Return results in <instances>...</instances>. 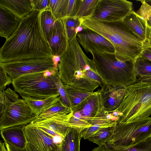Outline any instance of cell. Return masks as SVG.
<instances>
[{"label": "cell", "mask_w": 151, "mask_h": 151, "mask_svg": "<svg viewBox=\"0 0 151 151\" xmlns=\"http://www.w3.org/2000/svg\"><path fill=\"white\" fill-rule=\"evenodd\" d=\"M40 13L34 10L22 19L17 29L0 48V63L52 58L41 27Z\"/></svg>", "instance_id": "cell-1"}, {"label": "cell", "mask_w": 151, "mask_h": 151, "mask_svg": "<svg viewBox=\"0 0 151 151\" xmlns=\"http://www.w3.org/2000/svg\"><path fill=\"white\" fill-rule=\"evenodd\" d=\"M81 26L92 30L109 40L118 59L134 62L147 48L146 44L123 22H101L92 18L84 21Z\"/></svg>", "instance_id": "cell-2"}, {"label": "cell", "mask_w": 151, "mask_h": 151, "mask_svg": "<svg viewBox=\"0 0 151 151\" xmlns=\"http://www.w3.org/2000/svg\"><path fill=\"white\" fill-rule=\"evenodd\" d=\"M118 108L116 122L127 123L147 118L151 115V83L141 81L125 87Z\"/></svg>", "instance_id": "cell-3"}, {"label": "cell", "mask_w": 151, "mask_h": 151, "mask_svg": "<svg viewBox=\"0 0 151 151\" xmlns=\"http://www.w3.org/2000/svg\"><path fill=\"white\" fill-rule=\"evenodd\" d=\"M12 84L24 99L40 100L60 96L52 76H45L44 72L22 76L13 80Z\"/></svg>", "instance_id": "cell-4"}, {"label": "cell", "mask_w": 151, "mask_h": 151, "mask_svg": "<svg viewBox=\"0 0 151 151\" xmlns=\"http://www.w3.org/2000/svg\"><path fill=\"white\" fill-rule=\"evenodd\" d=\"M151 136V117L127 123H117L106 144L111 148H125L146 140Z\"/></svg>", "instance_id": "cell-5"}, {"label": "cell", "mask_w": 151, "mask_h": 151, "mask_svg": "<svg viewBox=\"0 0 151 151\" xmlns=\"http://www.w3.org/2000/svg\"><path fill=\"white\" fill-rule=\"evenodd\" d=\"M96 68L112 70L116 73L117 84L125 88L135 83L137 81L134 62L117 59L114 53L91 52Z\"/></svg>", "instance_id": "cell-6"}, {"label": "cell", "mask_w": 151, "mask_h": 151, "mask_svg": "<svg viewBox=\"0 0 151 151\" xmlns=\"http://www.w3.org/2000/svg\"><path fill=\"white\" fill-rule=\"evenodd\" d=\"M0 67L12 80L26 74L47 70L53 73L58 71L54 67L52 58H29L0 63Z\"/></svg>", "instance_id": "cell-7"}, {"label": "cell", "mask_w": 151, "mask_h": 151, "mask_svg": "<svg viewBox=\"0 0 151 151\" xmlns=\"http://www.w3.org/2000/svg\"><path fill=\"white\" fill-rule=\"evenodd\" d=\"M132 11V3L131 1L100 0L91 18L105 22L122 21Z\"/></svg>", "instance_id": "cell-8"}, {"label": "cell", "mask_w": 151, "mask_h": 151, "mask_svg": "<svg viewBox=\"0 0 151 151\" xmlns=\"http://www.w3.org/2000/svg\"><path fill=\"white\" fill-rule=\"evenodd\" d=\"M23 99L13 102L0 116V130L15 126L26 125L37 117Z\"/></svg>", "instance_id": "cell-9"}, {"label": "cell", "mask_w": 151, "mask_h": 151, "mask_svg": "<svg viewBox=\"0 0 151 151\" xmlns=\"http://www.w3.org/2000/svg\"><path fill=\"white\" fill-rule=\"evenodd\" d=\"M83 29L82 31L77 34L76 38L87 53H114V47L109 40L92 30Z\"/></svg>", "instance_id": "cell-10"}, {"label": "cell", "mask_w": 151, "mask_h": 151, "mask_svg": "<svg viewBox=\"0 0 151 151\" xmlns=\"http://www.w3.org/2000/svg\"><path fill=\"white\" fill-rule=\"evenodd\" d=\"M28 143L40 151H61L60 142L39 128L28 124L24 129Z\"/></svg>", "instance_id": "cell-11"}, {"label": "cell", "mask_w": 151, "mask_h": 151, "mask_svg": "<svg viewBox=\"0 0 151 151\" xmlns=\"http://www.w3.org/2000/svg\"><path fill=\"white\" fill-rule=\"evenodd\" d=\"M46 38L52 56L60 57L66 52L69 41L64 19L56 21L52 31Z\"/></svg>", "instance_id": "cell-12"}, {"label": "cell", "mask_w": 151, "mask_h": 151, "mask_svg": "<svg viewBox=\"0 0 151 151\" xmlns=\"http://www.w3.org/2000/svg\"><path fill=\"white\" fill-rule=\"evenodd\" d=\"M70 115L58 113L43 118H35L29 124L42 127L52 131L63 138L66 134L70 126L68 122Z\"/></svg>", "instance_id": "cell-13"}, {"label": "cell", "mask_w": 151, "mask_h": 151, "mask_svg": "<svg viewBox=\"0 0 151 151\" xmlns=\"http://www.w3.org/2000/svg\"><path fill=\"white\" fill-rule=\"evenodd\" d=\"M122 21L147 45L151 27L145 19L137 12L132 11Z\"/></svg>", "instance_id": "cell-14"}, {"label": "cell", "mask_w": 151, "mask_h": 151, "mask_svg": "<svg viewBox=\"0 0 151 151\" xmlns=\"http://www.w3.org/2000/svg\"><path fill=\"white\" fill-rule=\"evenodd\" d=\"M22 19L6 8L0 6V36L6 40L18 28Z\"/></svg>", "instance_id": "cell-15"}, {"label": "cell", "mask_w": 151, "mask_h": 151, "mask_svg": "<svg viewBox=\"0 0 151 151\" xmlns=\"http://www.w3.org/2000/svg\"><path fill=\"white\" fill-rule=\"evenodd\" d=\"M25 125L19 126L0 130L4 141L20 149L26 148L27 142L24 131Z\"/></svg>", "instance_id": "cell-16"}, {"label": "cell", "mask_w": 151, "mask_h": 151, "mask_svg": "<svg viewBox=\"0 0 151 151\" xmlns=\"http://www.w3.org/2000/svg\"><path fill=\"white\" fill-rule=\"evenodd\" d=\"M0 6L21 19L34 11L30 0H0Z\"/></svg>", "instance_id": "cell-17"}, {"label": "cell", "mask_w": 151, "mask_h": 151, "mask_svg": "<svg viewBox=\"0 0 151 151\" xmlns=\"http://www.w3.org/2000/svg\"><path fill=\"white\" fill-rule=\"evenodd\" d=\"M81 133L70 127L60 142L61 151H80Z\"/></svg>", "instance_id": "cell-18"}, {"label": "cell", "mask_w": 151, "mask_h": 151, "mask_svg": "<svg viewBox=\"0 0 151 151\" xmlns=\"http://www.w3.org/2000/svg\"><path fill=\"white\" fill-rule=\"evenodd\" d=\"M134 66L138 77L137 82L151 83V61L139 56L134 61Z\"/></svg>", "instance_id": "cell-19"}, {"label": "cell", "mask_w": 151, "mask_h": 151, "mask_svg": "<svg viewBox=\"0 0 151 151\" xmlns=\"http://www.w3.org/2000/svg\"><path fill=\"white\" fill-rule=\"evenodd\" d=\"M100 0H80L75 16L79 18L82 23L91 18Z\"/></svg>", "instance_id": "cell-20"}, {"label": "cell", "mask_w": 151, "mask_h": 151, "mask_svg": "<svg viewBox=\"0 0 151 151\" xmlns=\"http://www.w3.org/2000/svg\"><path fill=\"white\" fill-rule=\"evenodd\" d=\"M59 96H53L40 100L27 99L24 100L32 111L37 116L41 112L50 106Z\"/></svg>", "instance_id": "cell-21"}, {"label": "cell", "mask_w": 151, "mask_h": 151, "mask_svg": "<svg viewBox=\"0 0 151 151\" xmlns=\"http://www.w3.org/2000/svg\"><path fill=\"white\" fill-rule=\"evenodd\" d=\"M69 0H50V7L54 16L57 19L68 17Z\"/></svg>", "instance_id": "cell-22"}, {"label": "cell", "mask_w": 151, "mask_h": 151, "mask_svg": "<svg viewBox=\"0 0 151 151\" xmlns=\"http://www.w3.org/2000/svg\"><path fill=\"white\" fill-rule=\"evenodd\" d=\"M40 19L42 29L46 37L52 31L57 19L53 15L50 7L41 12Z\"/></svg>", "instance_id": "cell-23"}, {"label": "cell", "mask_w": 151, "mask_h": 151, "mask_svg": "<svg viewBox=\"0 0 151 151\" xmlns=\"http://www.w3.org/2000/svg\"><path fill=\"white\" fill-rule=\"evenodd\" d=\"M69 108L61 100L60 96L48 108L41 112L36 118H45L58 113H67Z\"/></svg>", "instance_id": "cell-24"}, {"label": "cell", "mask_w": 151, "mask_h": 151, "mask_svg": "<svg viewBox=\"0 0 151 151\" xmlns=\"http://www.w3.org/2000/svg\"><path fill=\"white\" fill-rule=\"evenodd\" d=\"M114 129V126L103 128L88 138L89 141L97 144L99 146L106 143L112 136Z\"/></svg>", "instance_id": "cell-25"}, {"label": "cell", "mask_w": 151, "mask_h": 151, "mask_svg": "<svg viewBox=\"0 0 151 151\" xmlns=\"http://www.w3.org/2000/svg\"><path fill=\"white\" fill-rule=\"evenodd\" d=\"M19 98L16 92L8 88L0 91V116L2 115L9 105Z\"/></svg>", "instance_id": "cell-26"}, {"label": "cell", "mask_w": 151, "mask_h": 151, "mask_svg": "<svg viewBox=\"0 0 151 151\" xmlns=\"http://www.w3.org/2000/svg\"><path fill=\"white\" fill-rule=\"evenodd\" d=\"M65 20L69 42L76 37L75 30L82 23L80 19L75 16L67 17Z\"/></svg>", "instance_id": "cell-27"}, {"label": "cell", "mask_w": 151, "mask_h": 151, "mask_svg": "<svg viewBox=\"0 0 151 151\" xmlns=\"http://www.w3.org/2000/svg\"><path fill=\"white\" fill-rule=\"evenodd\" d=\"M116 123V122L105 124H96L91 127L86 128L81 132V137L84 139H88L92 136L96 132L100 129L105 127L114 126Z\"/></svg>", "instance_id": "cell-28"}, {"label": "cell", "mask_w": 151, "mask_h": 151, "mask_svg": "<svg viewBox=\"0 0 151 151\" xmlns=\"http://www.w3.org/2000/svg\"><path fill=\"white\" fill-rule=\"evenodd\" d=\"M112 148L125 150L128 151H151V136L143 142L131 147Z\"/></svg>", "instance_id": "cell-29"}, {"label": "cell", "mask_w": 151, "mask_h": 151, "mask_svg": "<svg viewBox=\"0 0 151 151\" xmlns=\"http://www.w3.org/2000/svg\"><path fill=\"white\" fill-rule=\"evenodd\" d=\"M137 1H140L142 4L137 13L143 17L148 25L151 27V6L147 4L145 0Z\"/></svg>", "instance_id": "cell-30"}, {"label": "cell", "mask_w": 151, "mask_h": 151, "mask_svg": "<svg viewBox=\"0 0 151 151\" xmlns=\"http://www.w3.org/2000/svg\"><path fill=\"white\" fill-rule=\"evenodd\" d=\"M58 72L52 75V76L58 88L61 99L63 103L65 104V103H67V99L66 97V94L64 86L58 75Z\"/></svg>", "instance_id": "cell-31"}, {"label": "cell", "mask_w": 151, "mask_h": 151, "mask_svg": "<svg viewBox=\"0 0 151 151\" xmlns=\"http://www.w3.org/2000/svg\"><path fill=\"white\" fill-rule=\"evenodd\" d=\"M34 10L42 11L50 7V0H30Z\"/></svg>", "instance_id": "cell-32"}, {"label": "cell", "mask_w": 151, "mask_h": 151, "mask_svg": "<svg viewBox=\"0 0 151 151\" xmlns=\"http://www.w3.org/2000/svg\"><path fill=\"white\" fill-rule=\"evenodd\" d=\"M12 81V78L0 67V91L5 90Z\"/></svg>", "instance_id": "cell-33"}, {"label": "cell", "mask_w": 151, "mask_h": 151, "mask_svg": "<svg viewBox=\"0 0 151 151\" xmlns=\"http://www.w3.org/2000/svg\"><path fill=\"white\" fill-rule=\"evenodd\" d=\"M91 151H128L125 150L113 149L109 147L106 143L93 149Z\"/></svg>", "instance_id": "cell-34"}, {"label": "cell", "mask_w": 151, "mask_h": 151, "mask_svg": "<svg viewBox=\"0 0 151 151\" xmlns=\"http://www.w3.org/2000/svg\"><path fill=\"white\" fill-rule=\"evenodd\" d=\"M151 61V47H147L142 52L139 56Z\"/></svg>", "instance_id": "cell-35"}, {"label": "cell", "mask_w": 151, "mask_h": 151, "mask_svg": "<svg viewBox=\"0 0 151 151\" xmlns=\"http://www.w3.org/2000/svg\"><path fill=\"white\" fill-rule=\"evenodd\" d=\"M37 127L39 128L40 129L42 130L45 132L47 134H48L49 135H50V136H51L52 137H53L54 138L55 137L59 136L58 134H56L53 131L50 130L45 128L39 127Z\"/></svg>", "instance_id": "cell-36"}, {"label": "cell", "mask_w": 151, "mask_h": 151, "mask_svg": "<svg viewBox=\"0 0 151 151\" xmlns=\"http://www.w3.org/2000/svg\"><path fill=\"white\" fill-rule=\"evenodd\" d=\"M5 146L8 151H27L26 148L24 149H20L16 148L10 144L4 142Z\"/></svg>", "instance_id": "cell-37"}, {"label": "cell", "mask_w": 151, "mask_h": 151, "mask_svg": "<svg viewBox=\"0 0 151 151\" xmlns=\"http://www.w3.org/2000/svg\"><path fill=\"white\" fill-rule=\"evenodd\" d=\"M55 68L58 70V62H60V57L58 55L53 56L52 58Z\"/></svg>", "instance_id": "cell-38"}, {"label": "cell", "mask_w": 151, "mask_h": 151, "mask_svg": "<svg viewBox=\"0 0 151 151\" xmlns=\"http://www.w3.org/2000/svg\"><path fill=\"white\" fill-rule=\"evenodd\" d=\"M26 149L27 151H40L36 149L28 142L27 143Z\"/></svg>", "instance_id": "cell-39"}, {"label": "cell", "mask_w": 151, "mask_h": 151, "mask_svg": "<svg viewBox=\"0 0 151 151\" xmlns=\"http://www.w3.org/2000/svg\"><path fill=\"white\" fill-rule=\"evenodd\" d=\"M91 111V108L89 105H87L85 107L84 109V114L85 116L89 115Z\"/></svg>", "instance_id": "cell-40"}, {"label": "cell", "mask_w": 151, "mask_h": 151, "mask_svg": "<svg viewBox=\"0 0 151 151\" xmlns=\"http://www.w3.org/2000/svg\"><path fill=\"white\" fill-rule=\"evenodd\" d=\"M0 151H8L4 142H0Z\"/></svg>", "instance_id": "cell-41"}, {"label": "cell", "mask_w": 151, "mask_h": 151, "mask_svg": "<svg viewBox=\"0 0 151 151\" xmlns=\"http://www.w3.org/2000/svg\"><path fill=\"white\" fill-rule=\"evenodd\" d=\"M88 75L89 77L92 79H95L96 78V76L94 73L92 71H89L87 72Z\"/></svg>", "instance_id": "cell-42"}, {"label": "cell", "mask_w": 151, "mask_h": 151, "mask_svg": "<svg viewBox=\"0 0 151 151\" xmlns=\"http://www.w3.org/2000/svg\"><path fill=\"white\" fill-rule=\"evenodd\" d=\"M147 47H151V27L148 38Z\"/></svg>", "instance_id": "cell-43"}, {"label": "cell", "mask_w": 151, "mask_h": 151, "mask_svg": "<svg viewBox=\"0 0 151 151\" xmlns=\"http://www.w3.org/2000/svg\"><path fill=\"white\" fill-rule=\"evenodd\" d=\"M83 29L82 27L81 26H79L77 27V28L76 29L75 32L76 33V34H77L81 31H82Z\"/></svg>", "instance_id": "cell-44"}, {"label": "cell", "mask_w": 151, "mask_h": 151, "mask_svg": "<svg viewBox=\"0 0 151 151\" xmlns=\"http://www.w3.org/2000/svg\"><path fill=\"white\" fill-rule=\"evenodd\" d=\"M74 117L79 119H81V116L80 113L78 112H76L74 114Z\"/></svg>", "instance_id": "cell-45"}, {"label": "cell", "mask_w": 151, "mask_h": 151, "mask_svg": "<svg viewBox=\"0 0 151 151\" xmlns=\"http://www.w3.org/2000/svg\"><path fill=\"white\" fill-rule=\"evenodd\" d=\"M81 99L79 98H77L75 101V102L76 103H79L81 101Z\"/></svg>", "instance_id": "cell-46"}, {"label": "cell", "mask_w": 151, "mask_h": 151, "mask_svg": "<svg viewBox=\"0 0 151 151\" xmlns=\"http://www.w3.org/2000/svg\"><path fill=\"white\" fill-rule=\"evenodd\" d=\"M145 1L151 6V0H145Z\"/></svg>", "instance_id": "cell-47"}, {"label": "cell", "mask_w": 151, "mask_h": 151, "mask_svg": "<svg viewBox=\"0 0 151 151\" xmlns=\"http://www.w3.org/2000/svg\"><path fill=\"white\" fill-rule=\"evenodd\" d=\"M114 115L115 116H118V114L117 113V112H116V111H115L114 113Z\"/></svg>", "instance_id": "cell-48"}, {"label": "cell", "mask_w": 151, "mask_h": 151, "mask_svg": "<svg viewBox=\"0 0 151 151\" xmlns=\"http://www.w3.org/2000/svg\"><path fill=\"white\" fill-rule=\"evenodd\" d=\"M111 118V116L110 115H107V116H106V118L108 119H110V118Z\"/></svg>", "instance_id": "cell-49"}]
</instances>
